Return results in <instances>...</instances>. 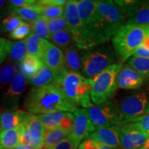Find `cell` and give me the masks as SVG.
I'll return each mask as SVG.
<instances>
[{
	"mask_svg": "<svg viewBox=\"0 0 149 149\" xmlns=\"http://www.w3.org/2000/svg\"><path fill=\"white\" fill-rule=\"evenodd\" d=\"M48 26L51 36L56 33L64 31V30H68L69 31L68 24H67L64 16L59 18L53 19H48Z\"/></svg>",
	"mask_w": 149,
	"mask_h": 149,
	"instance_id": "e575fe53",
	"label": "cell"
},
{
	"mask_svg": "<svg viewBox=\"0 0 149 149\" xmlns=\"http://www.w3.org/2000/svg\"><path fill=\"white\" fill-rule=\"evenodd\" d=\"M98 149H117V148H112V147L105 146V145L99 144L98 143Z\"/></svg>",
	"mask_w": 149,
	"mask_h": 149,
	"instance_id": "bcb514c9",
	"label": "cell"
},
{
	"mask_svg": "<svg viewBox=\"0 0 149 149\" xmlns=\"http://www.w3.org/2000/svg\"><path fill=\"white\" fill-rule=\"evenodd\" d=\"M148 136L128 124H124L120 126V146L123 149H139L145 144Z\"/></svg>",
	"mask_w": 149,
	"mask_h": 149,
	"instance_id": "4fadbf2b",
	"label": "cell"
},
{
	"mask_svg": "<svg viewBox=\"0 0 149 149\" xmlns=\"http://www.w3.org/2000/svg\"><path fill=\"white\" fill-rule=\"evenodd\" d=\"M23 124L33 139L44 142L45 128L37 115L29 113Z\"/></svg>",
	"mask_w": 149,
	"mask_h": 149,
	"instance_id": "7402d4cb",
	"label": "cell"
},
{
	"mask_svg": "<svg viewBox=\"0 0 149 149\" xmlns=\"http://www.w3.org/2000/svg\"><path fill=\"white\" fill-rule=\"evenodd\" d=\"M73 126L68 137L79 146L80 142L95 130L86 109H77L73 113Z\"/></svg>",
	"mask_w": 149,
	"mask_h": 149,
	"instance_id": "7c38bea8",
	"label": "cell"
},
{
	"mask_svg": "<svg viewBox=\"0 0 149 149\" xmlns=\"http://www.w3.org/2000/svg\"><path fill=\"white\" fill-rule=\"evenodd\" d=\"M82 72L85 77L93 79L108 68L115 64L114 53L110 48H91L81 56Z\"/></svg>",
	"mask_w": 149,
	"mask_h": 149,
	"instance_id": "8992f818",
	"label": "cell"
},
{
	"mask_svg": "<svg viewBox=\"0 0 149 149\" xmlns=\"http://www.w3.org/2000/svg\"><path fill=\"white\" fill-rule=\"evenodd\" d=\"M35 1L34 0H11L8 1V9L29 6L35 4Z\"/></svg>",
	"mask_w": 149,
	"mask_h": 149,
	"instance_id": "ab89813d",
	"label": "cell"
},
{
	"mask_svg": "<svg viewBox=\"0 0 149 149\" xmlns=\"http://www.w3.org/2000/svg\"><path fill=\"white\" fill-rule=\"evenodd\" d=\"M69 135L66 132L61 130V128L48 130H45L44 138V147L43 149L51 148L56 144H59Z\"/></svg>",
	"mask_w": 149,
	"mask_h": 149,
	"instance_id": "4316f807",
	"label": "cell"
},
{
	"mask_svg": "<svg viewBox=\"0 0 149 149\" xmlns=\"http://www.w3.org/2000/svg\"><path fill=\"white\" fill-rule=\"evenodd\" d=\"M23 23L24 22L22 21V19L17 16L10 14L6 17H4L2 20L1 28H0V33L13 32Z\"/></svg>",
	"mask_w": 149,
	"mask_h": 149,
	"instance_id": "d6a6232c",
	"label": "cell"
},
{
	"mask_svg": "<svg viewBox=\"0 0 149 149\" xmlns=\"http://www.w3.org/2000/svg\"><path fill=\"white\" fill-rule=\"evenodd\" d=\"M67 113H65V112H58V113L39 115L37 116L42 122L45 130H51L59 128L61 122Z\"/></svg>",
	"mask_w": 149,
	"mask_h": 149,
	"instance_id": "83f0119b",
	"label": "cell"
},
{
	"mask_svg": "<svg viewBox=\"0 0 149 149\" xmlns=\"http://www.w3.org/2000/svg\"><path fill=\"white\" fill-rule=\"evenodd\" d=\"M73 113H68L61 122L59 128L64 130V131L66 132L68 135H70L72 131V126H73Z\"/></svg>",
	"mask_w": 149,
	"mask_h": 149,
	"instance_id": "74e56055",
	"label": "cell"
},
{
	"mask_svg": "<svg viewBox=\"0 0 149 149\" xmlns=\"http://www.w3.org/2000/svg\"><path fill=\"white\" fill-rule=\"evenodd\" d=\"M50 40L53 45L61 50H64L70 46L75 45L68 30H64L52 35Z\"/></svg>",
	"mask_w": 149,
	"mask_h": 149,
	"instance_id": "f1b7e54d",
	"label": "cell"
},
{
	"mask_svg": "<svg viewBox=\"0 0 149 149\" xmlns=\"http://www.w3.org/2000/svg\"><path fill=\"white\" fill-rule=\"evenodd\" d=\"M48 20L44 16H41L38 19L34 22H31L30 24L31 29L32 33L37 35L38 37L42 39L51 38V35L49 33L48 26Z\"/></svg>",
	"mask_w": 149,
	"mask_h": 149,
	"instance_id": "1f68e13d",
	"label": "cell"
},
{
	"mask_svg": "<svg viewBox=\"0 0 149 149\" xmlns=\"http://www.w3.org/2000/svg\"><path fill=\"white\" fill-rule=\"evenodd\" d=\"M57 84L60 85L67 97L77 106L88 109L93 105L91 99L90 79L80 72H66Z\"/></svg>",
	"mask_w": 149,
	"mask_h": 149,
	"instance_id": "277c9868",
	"label": "cell"
},
{
	"mask_svg": "<svg viewBox=\"0 0 149 149\" xmlns=\"http://www.w3.org/2000/svg\"><path fill=\"white\" fill-rule=\"evenodd\" d=\"M123 124L149 114V96L146 93H139L128 96L119 107Z\"/></svg>",
	"mask_w": 149,
	"mask_h": 149,
	"instance_id": "9c48e42d",
	"label": "cell"
},
{
	"mask_svg": "<svg viewBox=\"0 0 149 149\" xmlns=\"http://www.w3.org/2000/svg\"><path fill=\"white\" fill-rule=\"evenodd\" d=\"M126 24L124 7L114 1H97L95 19L90 32L91 45L94 47L109 42Z\"/></svg>",
	"mask_w": 149,
	"mask_h": 149,
	"instance_id": "7a4b0ae2",
	"label": "cell"
},
{
	"mask_svg": "<svg viewBox=\"0 0 149 149\" xmlns=\"http://www.w3.org/2000/svg\"><path fill=\"white\" fill-rule=\"evenodd\" d=\"M6 9H8V1L0 0V12L5 11L3 10H6Z\"/></svg>",
	"mask_w": 149,
	"mask_h": 149,
	"instance_id": "ee69618b",
	"label": "cell"
},
{
	"mask_svg": "<svg viewBox=\"0 0 149 149\" xmlns=\"http://www.w3.org/2000/svg\"><path fill=\"white\" fill-rule=\"evenodd\" d=\"M78 146H79L76 144L73 141H72L68 137H66L59 144L48 149H77Z\"/></svg>",
	"mask_w": 149,
	"mask_h": 149,
	"instance_id": "f35d334b",
	"label": "cell"
},
{
	"mask_svg": "<svg viewBox=\"0 0 149 149\" xmlns=\"http://www.w3.org/2000/svg\"><path fill=\"white\" fill-rule=\"evenodd\" d=\"M144 78L128 65L122 67L117 74V88L123 89H136L141 86Z\"/></svg>",
	"mask_w": 149,
	"mask_h": 149,
	"instance_id": "2e32d148",
	"label": "cell"
},
{
	"mask_svg": "<svg viewBox=\"0 0 149 149\" xmlns=\"http://www.w3.org/2000/svg\"><path fill=\"white\" fill-rule=\"evenodd\" d=\"M123 67L122 62L109 66L102 72L89 79L91 84V99L93 104H100L109 101L117 89V74Z\"/></svg>",
	"mask_w": 149,
	"mask_h": 149,
	"instance_id": "5b68a950",
	"label": "cell"
},
{
	"mask_svg": "<svg viewBox=\"0 0 149 149\" xmlns=\"http://www.w3.org/2000/svg\"><path fill=\"white\" fill-rule=\"evenodd\" d=\"M7 40L3 37H0V65L2 64L7 57Z\"/></svg>",
	"mask_w": 149,
	"mask_h": 149,
	"instance_id": "b9f144b4",
	"label": "cell"
},
{
	"mask_svg": "<svg viewBox=\"0 0 149 149\" xmlns=\"http://www.w3.org/2000/svg\"><path fill=\"white\" fill-rule=\"evenodd\" d=\"M42 60L46 66L58 73L65 74L68 72L65 67L64 57L62 50L56 47L48 41Z\"/></svg>",
	"mask_w": 149,
	"mask_h": 149,
	"instance_id": "5bb4252c",
	"label": "cell"
},
{
	"mask_svg": "<svg viewBox=\"0 0 149 149\" xmlns=\"http://www.w3.org/2000/svg\"><path fill=\"white\" fill-rule=\"evenodd\" d=\"M17 73V67L13 63L4 64L0 68V90L12 81Z\"/></svg>",
	"mask_w": 149,
	"mask_h": 149,
	"instance_id": "4dcf8cb0",
	"label": "cell"
},
{
	"mask_svg": "<svg viewBox=\"0 0 149 149\" xmlns=\"http://www.w3.org/2000/svg\"><path fill=\"white\" fill-rule=\"evenodd\" d=\"M97 2V1H88V0L77 1L79 17L88 33L89 39H90V32L95 19Z\"/></svg>",
	"mask_w": 149,
	"mask_h": 149,
	"instance_id": "e0dca14e",
	"label": "cell"
},
{
	"mask_svg": "<svg viewBox=\"0 0 149 149\" xmlns=\"http://www.w3.org/2000/svg\"><path fill=\"white\" fill-rule=\"evenodd\" d=\"M149 37V26H137L126 24L112 38L116 53L123 61L133 57L136 50Z\"/></svg>",
	"mask_w": 149,
	"mask_h": 149,
	"instance_id": "3957f363",
	"label": "cell"
},
{
	"mask_svg": "<svg viewBox=\"0 0 149 149\" xmlns=\"http://www.w3.org/2000/svg\"><path fill=\"white\" fill-rule=\"evenodd\" d=\"M77 149H98V143L92 139L88 138L79 145Z\"/></svg>",
	"mask_w": 149,
	"mask_h": 149,
	"instance_id": "60d3db41",
	"label": "cell"
},
{
	"mask_svg": "<svg viewBox=\"0 0 149 149\" xmlns=\"http://www.w3.org/2000/svg\"><path fill=\"white\" fill-rule=\"evenodd\" d=\"M7 54L11 60L20 62L27 55V47L26 39L19 42L7 40Z\"/></svg>",
	"mask_w": 149,
	"mask_h": 149,
	"instance_id": "d4e9b609",
	"label": "cell"
},
{
	"mask_svg": "<svg viewBox=\"0 0 149 149\" xmlns=\"http://www.w3.org/2000/svg\"><path fill=\"white\" fill-rule=\"evenodd\" d=\"M64 16L68 26V29L72 35L74 44L79 49L88 50L93 48L88 33L81 23L77 12V1H67L64 5Z\"/></svg>",
	"mask_w": 149,
	"mask_h": 149,
	"instance_id": "52a82bcc",
	"label": "cell"
},
{
	"mask_svg": "<svg viewBox=\"0 0 149 149\" xmlns=\"http://www.w3.org/2000/svg\"><path fill=\"white\" fill-rule=\"evenodd\" d=\"M87 111L95 129L123 125L118 106L111 100L97 105L93 104Z\"/></svg>",
	"mask_w": 149,
	"mask_h": 149,
	"instance_id": "ba28073f",
	"label": "cell"
},
{
	"mask_svg": "<svg viewBox=\"0 0 149 149\" xmlns=\"http://www.w3.org/2000/svg\"><path fill=\"white\" fill-rule=\"evenodd\" d=\"M6 13H6V11H1V12H0V28H1V22H1V19H4V16L6 15Z\"/></svg>",
	"mask_w": 149,
	"mask_h": 149,
	"instance_id": "c3c4849f",
	"label": "cell"
},
{
	"mask_svg": "<svg viewBox=\"0 0 149 149\" xmlns=\"http://www.w3.org/2000/svg\"><path fill=\"white\" fill-rule=\"evenodd\" d=\"M64 74L54 71L44 65L29 81L35 87H40L53 83H58Z\"/></svg>",
	"mask_w": 149,
	"mask_h": 149,
	"instance_id": "ac0fdd59",
	"label": "cell"
},
{
	"mask_svg": "<svg viewBox=\"0 0 149 149\" xmlns=\"http://www.w3.org/2000/svg\"><path fill=\"white\" fill-rule=\"evenodd\" d=\"M142 45L145 46L146 48L149 49V37H147L146 40H145V41L144 42V44H143Z\"/></svg>",
	"mask_w": 149,
	"mask_h": 149,
	"instance_id": "681fc988",
	"label": "cell"
},
{
	"mask_svg": "<svg viewBox=\"0 0 149 149\" xmlns=\"http://www.w3.org/2000/svg\"><path fill=\"white\" fill-rule=\"evenodd\" d=\"M132 128L149 135V114L139 117L126 123Z\"/></svg>",
	"mask_w": 149,
	"mask_h": 149,
	"instance_id": "d590c367",
	"label": "cell"
},
{
	"mask_svg": "<svg viewBox=\"0 0 149 149\" xmlns=\"http://www.w3.org/2000/svg\"><path fill=\"white\" fill-rule=\"evenodd\" d=\"M127 65L138 72L143 78L149 77V58L133 56L128 59Z\"/></svg>",
	"mask_w": 149,
	"mask_h": 149,
	"instance_id": "f546056e",
	"label": "cell"
},
{
	"mask_svg": "<svg viewBox=\"0 0 149 149\" xmlns=\"http://www.w3.org/2000/svg\"><path fill=\"white\" fill-rule=\"evenodd\" d=\"M11 149H35V148H33L32 146H29V145H28V144H19L18 146L15 147V148H11Z\"/></svg>",
	"mask_w": 149,
	"mask_h": 149,
	"instance_id": "f6af8a7d",
	"label": "cell"
},
{
	"mask_svg": "<svg viewBox=\"0 0 149 149\" xmlns=\"http://www.w3.org/2000/svg\"><path fill=\"white\" fill-rule=\"evenodd\" d=\"M37 7L40 9L42 15L47 19H53L64 16V6H44Z\"/></svg>",
	"mask_w": 149,
	"mask_h": 149,
	"instance_id": "836d02e7",
	"label": "cell"
},
{
	"mask_svg": "<svg viewBox=\"0 0 149 149\" xmlns=\"http://www.w3.org/2000/svg\"><path fill=\"white\" fill-rule=\"evenodd\" d=\"M0 115H1V114H0ZM0 133H1V124H0Z\"/></svg>",
	"mask_w": 149,
	"mask_h": 149,
	"instance_id": "f907efd6",
	"label": "cell"
},
{
	"mask_svg": "<svg viewBox=\"0 0 149 149\" xmlns=\"http://www.w3.org/2000/svg\"><path fill=\"white\" fill-rule=\"evenodd\" d=\"M26 41L28 54L35 56L42 59L45 52L48 41L41 38L33 33H31L26 39Z\"/></svg>",
	"mask_w": 149,
	"mask_h": 149,
	"instance_id": "cb8c5ba5",
	"label": "cell"
},
{
	"mask_svg": "<svg viewBox=\"0 0 149 149\" xmlns=\"http://www.w3.org/2000/svg\"><path fill=\"white\" fill-rule=\"evenodd\" d=\"M139 149H149V136L147 140L146 141V142H145V144Z\"/></svg>",
	"mask_w": 149,
	"mask_h": 149,
	"instance_id": "7dc6e473",
	"label": "cell"
},
{
	"mask_svg": "<svg viewBox=\"0 0 149 149\" xmlns=\"http://www.w3.org/2000/svg\"><path fill=\"white\" fill-rule=\"evenodd\" d=\"M8 13L14 15L22 19L29 22V23L34 22L38 19L42 15L41 12L36 4H33L29 6H24L17 8H9Z\"/></svg>",
	"mask_w": 149,
	"mask_h": 149,
	"instance_id": "484cf974",
	"label": "cell"
},
{
	"mask_svg": "<svg viewBox=\"0 0 149 149\" xmlns=\"http://www.w3.org/2000/svg\"><path fill=\"white\" fill-rule=\"evenodd\" d=\"M24 107L29 113L34 115L74 113L77 110V106L67 97L57 83L31 89L24 100Z\"/></svg>",
	"mask_w": 149,
	"mask_h": 149,
	"instance_id": "6da1fadb",
	"label": "cell"
},
{
	"mask_svg": "<svg viewBox=\"0 0 149 149\" xmlns=\"http://www.w3.org/2000/svg\"><path fill=\"white\" fill-rule=\"evenodd\" d=\"M27 84L26 77L21 72H17L1 99V107L6 111H15L18 109L19 102L26 89Z\"/></svg>",
	"mask_w": 149,
	"mask_h": 149,
	"instance_id": "8fae6325",
	"label": "cell"
},
{
	"mask_svg": "<svg viewBox=\"0 0 149 149\" xmlns=\"http://www.w3.org/2000/svg\"><path fill=\"white\" fill-rule=\"evenodd\" d=\"M31 31V29L30 24L26 23V22H24L15 31H14L13 32L10 33L9 37H10L13 40H21L22 39L29 36Z\"/></svg>",
	"mask_w": 149,
	"mask_h": 149,
	"instance_id": "8d00e7d4",
	"label": "cell"
},
{
	"mask_svg": "<svg viewBox=\"0 0 149 149\" xmlns=\"http://www.w3.org/2000/svg\"><path fill=\"white\" fill-rule=\"evenodd\" d=\"M44 66L42 59L35 56L27 54L19 63V72L23 74L27 79H31Z\"/></svg>",
	"mask_w": 149,
	"mask_h": 149,
	"instance_id": "44dd1931",
	"label": "cell"
},
{
	"mask_svg": "<svg viewBox=\"0 0 149 149\" xmlns=\"http://www.w3.org/2000/svg\"><path fill=\"white\" fill-rule=\"evenodd\" d=\"M133 56L139 57H144V58H149V49L146 48L145 46L141 45L136 50Z\"/></svg>",
	"mask_w": 149,
	"mask_h": 149,
	"instance_id": "7bdbcfd3",
	"label": "cell"
},
{
	"mask_svg": "<svg viewBox=\"0 0 149 149\" xmlns=\"http://www.w3.org/2000/svg\"><path fill=\"white\" fill-rule=\"evenodd\" d=\"M62 51L67 71L79 72L82 69V61L77 46L76 45L70 46L62 50Z\"/></svg>",
	"mask_w": 149,
	"mask_h": 149,
	"instance_id": "ffe728a7",
	"label": "cell"
},
{
	"mask_svg": "<svg viewBox=\"0 0 149 149\" xmlns=\"http://www.w3.org/2000/svg\"><path fill=\"white\" fill-rule=\"evenodd\" d=\"M88 138L99 144L112 148H118L120 146V126L99 128L89 135Z\"/></svg>",
	"mask_w": 149,
	"mask_h": 149,
	"instance_id": "9a60e30c",
	"label": "cell"
},
{
	"mask_svg": "<svg viewBox=\"0 0 149 149\" xmlns=\"http://www.w3.org/2000/svg\"><path fill=\"white\" fill-rule=\"evenodd\" d=\"M29 112L24 111H4L0 115L1 132L21 125L29 115Z\"/></svg>",
	"mask_w": 149,
	"mask_h": 149,
	"instance_id": "d6986e66",
	"label": "cell"
},
{
	"mask_svg": "<svg viewBox=\"0 0 149 149\" xmlns=\"http://www.w3.org/2000/svg\"><path fill=\"white\" fill-rule=\"evenodd\" d=\"M21 125L0 133V149H11L20 144Z\"/></svg>",
	"mask_w": 149,
	"mask_h": 149,
	"instance_id": "603a6c76",
	"label": "cell"
},
{
	"mask_svg": "<svg viewBox=\"0 0 149 149\" xmlns=\"http://www.w3.org/2000/svg\"><path fill=\"white\" fill-rule=\"evenodd\" d=\"M124 7L126 24L137 26H149V1H114Z\"/></svg>",
	"mask_w": 149,
	"mask_h": 149,
	"instance_id": "30bf717a",
	"label": "cell"
}]
</instances>
